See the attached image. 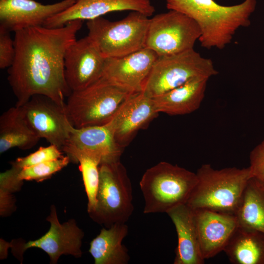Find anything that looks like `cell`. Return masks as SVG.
Listing matches in <instances>:
<instances>
[{
	"label": "cell",
	"instance_id": "6da1fadb",
	"mask_svg": "<svg viewBox=\"0 0 264 264\" xmlns=\"http://www.w3.org/2000/svg\"><path fill=\"white\" fill-rule=\"evenodd\" d=\"M83 21H72L63 26H44L15 32V56L7 69V80L21 107L32 96H47L62 106L72 91L66 83L64 58L76 40Z\"/></svg>",
	"mask_w": 264,
	"mask_h": 264
},
{
	"label": "cell",
	"instance_id": "7a4b0ae2",
	"mask_svg": "<svg viewBox=\"0 0 264 264\" xmlns=\"http://www.w3.org/2000/svg\"><path fill=\"white\" fill-rule=\"evenodd\" d=\"M166 7L180 12L198 24L201 46L206 49H223L232 42L238 29L251 24L256 0L225 6L214 0H166Z\"/></svg>",
	"mask_w": 264,
	"mask_h": 264
},
{
	"label": "cell",
	"instance_id": "3957f363",
	"mask_svg": "<svg viewBox=\"0 0 264 264\" xmlns=\"http://www.w3.org/2000/svg\"><path fill=\"white\" fill-rule=\"evenodd\" d=\"M198 181L186 204L192 209H208L235 215L251 177L249 167L215 169L203 164L197 170Z\"/></svg>",
	"mask_w": 264,
	"mask_h": 264
},
{
	"label": "cell",
	"instance_id": "277c9868",
	"mask_svg": "<svg viewBox=\"0 0 264 264\" xmlns=\"http://www.w3.org/2000/svg\"><path fill=\"white\" fill-rule=\"evenodd\" d=\"M198 181L196 173L162 161L148 169L139 186L144 199V214L167 213L186 203Z\"/></svg>",
	"mask_w": 264,
	"mask_h": 264
},
{
	"label": "cell",
	"instance_id": "5b68a950",
	"mask_svg": "<svg viewBox=\"0 0 264 264\" xmlns=\"http://www.w3.org/2000/svg\"><path fill=\"white\" fill-rule=\"evenodd\" d=\"M94 210L89 214L95 222L108 228L126 223L132 214V187L127 170L120 160L101 164Z\"/></svg>",
	"mask_w": 264,
	"mask_h": 264
},
{
	"label": "cell",
	"instance_id": "8992f818",
	"mask_svg": "<svg viewBox=\"0 0 264 264\" xmlns=\"http://www.w3.org/2000/svg\"><path fill=\"white\" fill-rule=\"evenodd\" d=\"M218 74L212 61L194 49L158 56L145 83L142 92L154 98L198 78L209 79Z\"/></svg>",
	"mask_w": 264,
	"mask_h": 264
},
{
	"label": "cell",
	"instance_id": "52a82bcc",
	"mask_svg": "<svg viewBox=\"0 0 264 264\" xmlns=\"http://www.w3.org/2000/svg\"><path fill=\"white\" fill-rule=\"evenodd\" d=\"M131 93L100 78L84 89L72 91L67 97L69 120L76 128L106 124Z\"/></svg>",
	"mask_w": 264,
	"mask_h": 264
},
{
	"label": "cell",
	"instance_id": "ba28073f",
	"mask_svg": "<svg viewBox=\"0 0 264 264\" xmlns=\"http://www.w3.org/2000/svg\"><path fill=\"white\" fill-rule=\"evenodd\" d=\"M149 22V17L136 11L117 21L100 17L87 21L88 36L105 58L123 56L145 47Z\"/></svg>",
	"mask_w": 264,
	"mask_h": 264
},
{
	"label": "cell",
	"instance_id": "9c48e42d",
	"mask_svg": "<svg viewBox=\"0 0 264 264\" xmlns=\"http://www.w3.org/2000/svg\"><path fill=\"white\" fill-rule=\"evenodd\" d=\"M200 36L199 28L193 20L169 10L150 19L145 47L158 56L176 54L193 49Z\"/></svg>",
	"mask_w": 264,
	"mask_h": 264
},
{
	"label": "cell",
	"instance_id": "30bf717a",
	"mask_svg": "<svg viewBox=\"0 0 264 264\" xmlns=\"http://www.w3.org/2000/svg\"><path fill=\"white\" fill-rule=\"evenodd\" d=\"M20 108L40 138L61 150L66 145L74 126L68 118L66 105H61L47 96L36 95Z\"/></svg>",
	"mask_w": 264,
	"mask_h": 264
},
{
	"label": "cell",
	"instance_id": "8fae6325",
	"mask_svg": "<svg viewBox=\"0 0 264 264\" xmlns=\"http://www.w3.org/2000/svg\"><path fill=\"white\" fill-rule=\"evenodd\" d=\"M46 220L50 224L48 231L37 240L20 243L19 248L14 251L13 254L21 261L23 253L26 249L38 248L48 255L50 263L52 264H57L63 255L80 258L82 255L81 247L84 233L78 226L76 220L71 219L61 223L54 205L51 206L49 215Z\"/></svg>",
	"mask_w": 264,
	"mask_h": 264
},
{
	"label": "cell",
	"instance_id": "7c38bea8",
	"mask_svg": "<svg viewBox=\"0 0 264 264\" xmlns=\"http://www.w3.org/2000/svg\"><path fill=\"white\" fill-rule=\"evenodd\" d=\"M105 59L88 36L76 40L67 49L64 58L65 78L71 90L84 89L98 80Z\"/></svg>",
	"mask_w": 264,
	"mask_h": 264
},
{
	"label": "cell",
	"instance_id": "4fadbf2b",
	"mask_svg": "<svg viewBox=\"0 0 264 264\" xmlns=\"http://www.w3.org/2000/svg\"><path fill=\"white\" fill-rule=\"evenodd\" d=\"M158 56L144 47L125 56L106 58L101 78L130 93L142 92Z\"/></svg>",
	"mask_w": 264,
	"mask_h": 264
},
{
	"label": "cell",
	"instance_id": "5bb4252c",
	"mask_svg": "<svg viewBox=\"0 0 264 264\" xmlns=\"http://www.w3.org/2000/svg\"><path fill=\"white\" fill-rule=\"evenodd\" d=\"M158 113L152 98L142 91L130 94L109 122L117 144L124 149Z\"/></svg>",
	"mask_w": 264,
	"mask_h": 264
},
{
	"label": "cell",
	"instance_id": "9a60e30c",
	"mask_svg": "<svg viewBox=\"0 0 264 264\" xmlns=\"http://www.w3.org/2000/svg\"><path fill=\"white\" fill-rule=\"evenodd\" d=\"M77 0L43 4L34 0H0V27L16 32L44 26L46 21L72 5Z\"/></svg>",
	"mask_w": 264,
	"mask_h": 264
},
{
	"label": "cell",
	"instance_id": "2e32d148",
	"mask_svg": "<svg viewBox=\"0 0 264 264\" xmlns=\"http://www.w3.org/2000/svg\"><path fill=\"white\" fill-rule=\"evenodd\" d=\"M132 11L151 17L155 8L150 0H77L71 6L48 19L44 26L55 28L72 21H89L115 11Z\"/></svg>",
	"mask_w": 264,
	"mask_h": 264
},
{
	"label": "cell",
	"instance_id": "e0dca14e",
	"mask_svg": "<svg viewBox=\"0 0 264 264\" xmlns=\"http://www.w3.org/2000/svg\"><path fill=\"white\" fill-rule=\"evenodd\" d=\"M193 211L202 256L211 258L223 251L238 225L237 217L208 209Z\"/></svg>",
	"mask_w": 264,
	"mask_h": 264
},
{
	"label": "cell",
	"instance_id": "ac0fdd59",
	"mask_svg": "<svg viewBox=\"0 0 264 264\" xmlns=\"http://www.w3.org/2000/svg\"><path fill=\"white\" fill-rule=\"evenodd\" d=\"M166 214L173 221L177 236L174 264H204L193 210L185 203L172 208Z\"/></svg>",
	"mask_w": 264,
	"mask_h": 264
},
{
	"label": "cell",
	"instance_id": "d6986e66",
	"mask_svg": "<svg viewBox=\"0 0 264 264\" xmlns=\"http://www.w3.org/2000/svg\"><path fill=\"white\" fill-rule=\"evenodd\" d=\"M66 146L98 154L102 157L101 164L119 161L124 150L115 141L109 122L81 128L73 127Z\"/></svg>",
	"mask_w": 264,
	"mask_h": 264
},
{
	"label": "cell",
	"instance_id": "ffe728a7",
	"mask_svg": "<svg viewBox=\"0 0 264 264\" xmlns=\"http://www.w3.org/2000/svg\"><path fill=\"white\" fill-rule=\"evenodd\" d=\"M208 79L198 78L152 98L157 111L171 115L189 114L200 107Z\"/></svg>",
	"mask_w": 264,
	"mask_h": 264
},
{
	"label": "cell",
	"instance_id": "44dd1931",
	"mask_svg": "<svg viewBox=\"0 0 264 264\" xmlns=\"http://www.w3.org/2000/svg\"><path fill=\"white\" fill-rule=\"evenodd\" d=\"M128 232L126 223H117L103 228L90 243L88 251L94 264H128L130 260L128 250L122 244Z\"/></svg>",
	"mask_w": 264,
	"mask_h": 264
},
{
	"label": "cell",
	"instance_id": "7402d4cb",
	"mask_svg": "<svg viewBox=\"0 0 264 264\" xmlns=\"http://www.w3.org/2000/svg\"><path fill=\"white\" fill-rule=\"evenodd\" d=\"M40 139L27 122L20 107H11L0 116V154L14 148L30 149Z\"/></svg>",
	"mask_w": 264,
	"mask_h": 264
},
{
	"label": "cell",
	"instance_id": "603a6c76",
	"mask_svg": "<svg viewBox=\"0 0 264 264\" xmlns=\"http://www.w3.org/2000/svg\"><path fill=\"white\" fill-rule=\"evenodd\" d=\"M223 251L233 264H264V233L238 225Z\"/></svg>",
	"mask_w": 264,
	"mask_h": 264
},
{
	"label": "cell",
	"instance_id": "cb8c5ba5",
	"mask_svg": "<svg viewBox=\"0 0 264 264\" xmlns=\"http://www.w3.org/2000/svg\"><path fill=\"white\" fill-rule=\"evenodd\" d=\"M235 216L239 226L264 233V183L249 178Z\"/></svg>",
	"mask_w": 264,
	"mask_h": 264
},
{
	"label": "cell",
	"instance_id": "d4e9b609",
	"mask_svg": "<svg viewBox=\"0 0 264 264\" xmlns=\"http://www.w3.org/2000/svg\"><path fill=\"white\" fill-rule=\"evenodd\" d=\"M71 161L79 163L88 198L87 211L89 214L95 209L99 182V167L102 157L98 154L88 150L65 146L62 150Z\"/></svg>",
	"mask_w": 264,
	"mask_h": 264
},
{
	"label": "cell",
	"instance_id": "484cf974",
	"mask_svg": "<svg viewBox=\"0 0 264 264\" xmlns=\"http://www.w3.org/2000/svg\"><path fill=\"white\" fill-rule=\"evenodd\" d=\"M71 161L66 155L50 161L42 162L21 170L19 178L22 180H35L41 182L48 179L53 175L66 167Z\"/></svg>",
	"mask_w": 264,
	"mask_h": 264
},
{
	"label": "cell",
	"instance_id": "4316f807",
	"mask_svg": "<svg viewBox=\"0 0 264 264\" xmlns=\"http://www.w3.org/2000/svg\"><path fill=\"white\" fill-rule=\"evenodd\" d=\"M62 150L57 146L50 144L47 147H40L35 152L24 157L17 158L11 162L21 169L29 167L42 162L57 159L64 155Z\"/></svg>",
	"mask_w": 264,
	"mask_h": 264
},
{
	"label": "cell",
	"instance_id": "83f0119b",
	"mask_svg": "<svg viewBox=\"0 0 264 264\" xmlns=\"http://www.w3.org/2000/svg\"><path fill=\"white\" fill-rule=\"evenodd\" d=\"M22 169L11 165L10 169L0 174V198H15L13 193L20 191L23 184V180L19 176Z\"/></svg>",
	"mask_w": 264,
	"mask_h": 264
},
{
	"label": "cell",
	"instance_id": "f1b7e54d",
	"mask_svg": "<svg viewBox=\"0 0 264 264\" xmlns=\"http://www.w3.org/2000/svg\"><path fill=\"white\" fill-rule=\"evenodd\" d=\"M11 32L0 27V68L9 67L13 63L15 56L14 40Z\"/></svg>",
	"mask_w": 264,
	"mask_h": 264
},
{
	"label": "cell",
	"instance_id": "f546056e",
	"mask_svg": "<svg viewBox=\"0 0 264 264\" xmlns=\"http://www.w3.org/2000/svg\"><path fill=\"white\" fill-rule=\"evenodd\" d=\"M249 163L251 177L264 183V138L250 152Z\"/></svg>",
	"mask_w": 264,
	"mask_h": 264
},
{
	"label": "cell",
	"instance_id": "4dcf8cb0",
	"mask_svg": "<svg viewBox=\"0 0 264 264\" xmlns=\"http://www.w3.org/2000/svg\"><path fill=\"white\" fill-rule=\"evenodd\" d=\"M0 259H6L7 256V251L9 247H11V242H5L3 239H0Z\"/></svg>",
	"mask_w": 264,
	"mask_h": 264
}]
</instances>
